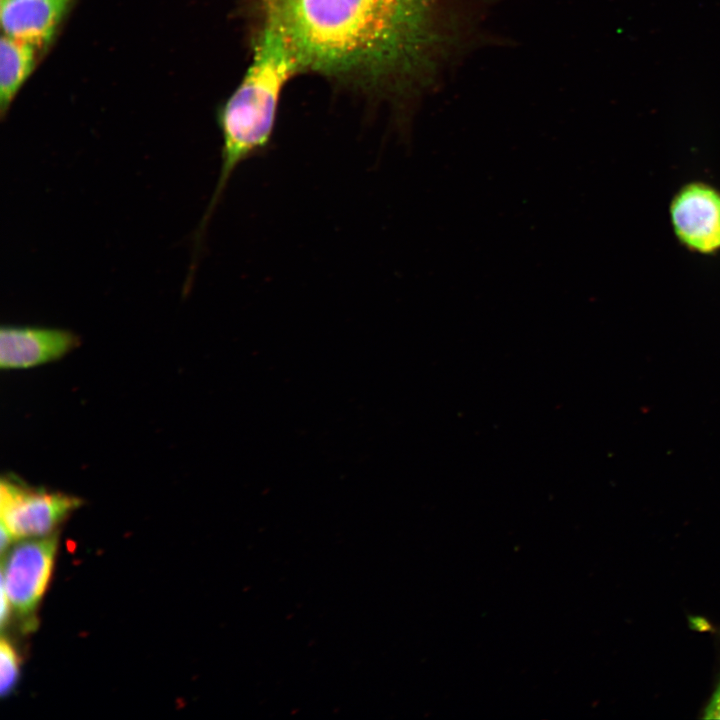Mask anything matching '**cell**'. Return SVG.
<instances>
[{
    "label": "cell",
    "mask_w": 720,
    "mask_h": 720,
    "mask_svg": "<svg viewBox=\"0 0 720 720\" xmlns=\"http://www.w3.org/2000/svg\"><path fill=\"white\" fill-rule=\"evenodd\" d=\"M300 70L414 98L490 41L489 0H268Z\"/></svg>",
    "instance_id": "cell-1"
},
{
    "label": "cell",
    "mask_w": 720,
    "mask_h": 720,
    "mask_svg": "<svg viewBox=\"0 0 720 720\" xmlns=\"http://www.w3.org/2000/svg\"><path fill=\"white\" fill-rule=\"evenodd\" d=\"M57 536L24 539L13 546L1 565V588L23 630L36 625V612L55 564Z\"/></svg>",
    "instance_id": "cell-3"
},
{
    "label": "cell",
    "mask_w": 720,
    "mask_h": 720,
    "mask_svg": "<svg viewBox=\"0 0 720 720\" xmlns=\"http://www.w3.org/2000/svg\"><path fill=\"white\" fill-rule=\"evenodd\" d=\"M20 672V659L13 644L5 637L0 642V692L9 695L15 688Z\"/></svg>",
    "instance_id": "cell-9"
},
{
    "label": "cell",
    "mask_w": 720,
    "mask_h": 720,
    "mask_svg": "<svg viewBox=\"0 0 720 720\" xmlns=\"http://www.w3.org/2000/svg\"><path fill=\"white\" fill-rule=\"evenodd\" d=\"M79 337L55 328L3 326L0 330V367L26 369L57 359L76 348Z\"/></svg>",
    "instance_id": "cell-6"
},
{
    "label": "cell",
    "mask_w": 720,
    "mask_h": 720,
    "mask_svg": "<svg viewBox=\"0 0 720 720\" xmlns=\"http://www.w3.org/2000/svg\"><path fill=\"white\" fill-rule=\"evenodd\" d=\"M40 50L23 40L2 34L0 45V113L3 117L32 73Z\"/></svg>",
    "instance_id": "cell-8"
},
{
    "label": "cell",
    "mask_w": 720,
    "mask_h": 720,
    "mask_svg": "<svg viewBox=\"0 0 720 720\" xmlns=\"http://www.w3.org/2000/svg\"><path fill=\"white\" fill-rule=\"evenodd\" d=\"M72 0H1L3 34L39 50L52 40Z\"/></svg>",
    "instance_id": "cell-7"
},
{
    "label": "cell",
    "mask_w": 720,
    "mask_h": 720,
    "mask_svg": "<svg viewBox=\"0 0 720 720\" xmlns=\"http://www.w3.org/2000/svg\"><path fill=\"white\" fill-rule=\"evenodd\" d=\"M262 24L248 70L218 113L222 133L221 167L215 191H225L237 167L269 146L280 95L300 71L274 10L264 2Z\"/></svg>",
    "instance_id": "cell-2"
},
{
    "label": "cell",
    "mask_w": 720,
    "mask_h": 720,
    "mask_svg": "<svg viewBox=\"0 0 720 720\" xmlns=\"http://www.w3.org/2000/svg\"><path fill=\"white\" fill-rule=\"evenodd\" d=\"M80 505L77 497L30 486L11 474L0 481L1 527L13 541L54 534Z\"/></svg>",
    "instance_id": "cell-4"
},
{
    "label": "cell",
    "mask_w": 720,
    "mask_h": 720,
    "mask_svg": "<svg viewBox=\"0 0 720 720\" xmlns=\"http://www.w3.org/2000/svg\"><path fill=\"white\" fill-rule=\"evenodd\" d=\"M673 233L688 251L720 252V189L701 180L683 184L669 204Z\"/></svg>",
    "instance_id": "cell-5"
},
{
    "label": "cell",
    "mask_w": 720,
    "mask_h": 720,
    "mask_svg": "<svg viewBox=\"0 0 720 720\" xmlns=\"http://www.w3.org/2000/svg\"><path fill=\"white\" fill-rule=\"evenodd\" d=\"M706 719H720V681L705 709Z\"/></svg>",
    "instance_id": "cell-10"
}]
</instances>
